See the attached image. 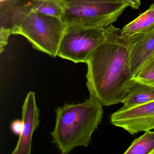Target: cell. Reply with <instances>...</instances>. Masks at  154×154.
I'll return each mask as SVG.
<instances>
[{"label":"cell","instance_id":"2","mask_svg":"<svg viewBox=\"0 0 154 154\" xmlns=\"http://www.w3.org/2000/svg\"><path fill=\"white\" fill-rule=\"evenodd\" d=\"M66 27L62 19L34 11L30 0H0L3 43H8L11 35H21L35 49L56 57Z\"/></svg>","mask_w":154,"mask_h":154},{"label":"cell","instance_id":"4","mask_svg":"<svg viewBox=\"0 0 154 154\" xmlns=\"http://www.w3.org/2000/svg\"><path fill=\"white\" fill-rule=\"evenodd\" d=\"M127 3L82 2L66 5L62 20L66 26L79 25L104 29L116 22Z\"/></svg>","mask_w":154,"mask_h":154},{"label":"cell","instance_id":"3","mask_svg":"<svg viewBox=\"0 0 154 154\" xmlns=\"http://www.w3.org/2000/svg\"><path fill=\"white\" fill-rule=\"evenodd\" d=\"M53 142L62 154L77 147H87L103 117V105L94 97L83 102L65 103L56 110Z\"/></svg>","mask_w":154,"mask_h":154},{"label":"cell","instance_id":"15","mask_svg":"<svg viewBox=\"0 0 154 154\" xmlns=\"http://www.w3.org/2000/svg\"><path fill=\"white\" fill-rule=\"evenodd\" d=\"M11 128L13 133L20 136L23 129V122L22 120H15L11 122Z\"/></svg>","mask_w":154,"mask_h":154},{"label":"cell","instance_id":"9","mask_svg":"<svg viewBox=\"0 0 154 154\" xmlns=\"http://www.w3.org/2000/svg\"><path fill=\"white\" fill-rule=\"evenodd\" d=\"M154 101V86L132 78L122 109H127Z\"/></svg>","mask_w":154,"mask_h":154},{"label":"cell","instance_id":"16","mask_svg":"<svg viewBox=\"0 0 154 154\" xmlns=\"http://www.w3.org/2000/svg\"><path fill=\"white\" fill-rule=\"evenodd\" d=\"M128 4L129 7H131L133 9H138L140 5V0H126Z\"/></svg>","mask_w":154,"mask_h":154},{"label":"cell","instance_id":"5","mask_svg":"<svg viewBox=\"0 0 154 154\" xmlns=\"http://www.w3.org/2000/svg\"><path fill=\"white\" fill-rule=\"evenodd\" d=\"M105 39L104 28L79 25L67 26L60 43L57 56L75 63H86L94 50Z\"/></svg>","mask_w":154,"mask_h":154},{"label":"cell","instance_id":"12","mask_svg":"<svg viewBox=\"0 0 154 154\" xmlns=\"http://www.w3.org/2000/svg\"><path fill=\"white\" fill-rule=\"evenodd\" d=\"M32 9L38 13L62 19L64 7L50 0H30Z\"/></svg>","mask_w":154,"mask_h":154},{"label":"cell","instance_id":"1","mask_svg":"<svg viewBox=\"0 0 154 154\" xmlns=\"http://www.w3.org/2000/svg\"><path fill=\"white\" fill-rule=\"evenodd\" d=\"M106 39L94 50L85 63L86 85L90 95L103 106L122 103L132 78L130 65V44L121 29L104 28Z\"/></svg>","mask_w":154,"mask_h":154},{"label":"cell","instance_id":"7","mask_svg":"<svg viewBox=\"0 0 154 154\" xmlns=\"http://www.w3.org/2000/svg\"><path fill=\"white\" fill-rule=\"evenodd\" d=\"M39 109L36 101L35 94L30 91L27 94L22 106L23 129L12 154H30L32 138L40 123Z\"/></svg>","mask_w":154,"mask_h":154},{"label":"cell","instance_id":"8","mask_svg":"<svg viewBox=\"0 0 154 154\" xmlns=\"http://www.w3.org/2000/svg\"><path fill=\"white\" fill-rule=\"evenodd\" d=\"M128 38L130 44V65L133 77L154 57V29Z\"/></svg>","mask_w":154,"mask_h":154},{"label":"cell","instance_id":"13","mask_svg":"<svg viewBox=\"0 0 154 154\" xmlns=\"http://www.w3.org/2000/svg\"><path fill=\"white\" fill-rule=\"evenodd\" d=\"M132 78L154 86V57L149 60Z\"/></svg>","mask_w":154,"mask_h":154},{"label":"cell","instance_id":"6","mask_svg":"<svg viewBox=\"0 0 154 154\" xmlns=\"http://www.w3.org/2000/svg\"><path fill=\"white\" fill-rule=\"evenodd\" d=\"M112 124L131 135L154 129V101L127 109H120L110 117Z\"/></svg>","mask_w":154,"mask_h":154},{"label":"cell","instance_id":"11","mask_svg":"<svg viewBox=\"0 0 154 154\" xmlns=\"http://www.w3.org/2000/svg\"><path fill=\"white\" fill-rule=\"evenodd\" d=\"M124 154H154V131H145L132 142Z\"/></svg>","mask_w":154,"mask_h":154},{"label":"cell","instance_id":"14","mask_svg":"<svg viewBox=\"0 0 154 154\" xmlns=\"http://www.w3.org/2000/svg\"><path fill=\"white\" fill-rule=\"evenodd\" d=\"M60 4L64 8L65 6L73 3H82V2H111L117 3H127L126 0H50Z\"/></svg>","mask_w":154,"mask_h":154},{"label":"cell","instance_id":"10","mask_svg":"<svg viewBox=\"0 0 154 154\" xmlns=\"http://www.w3.org/2000/svg\"><path fill=\"white\" fill-rule=\"evenodd\" d=\"M154 29V3L147 10L137 18L123 27L121 30L122 35L130 37L137 34H142Z\"/></svg>","mask_w":154,"mask_h":154}]
</instances>
